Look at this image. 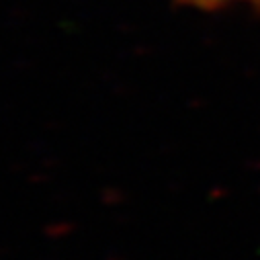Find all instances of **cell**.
<instances>
[{
	"label": "cell",
	"mask_w": 260,
	"mask_h": 260,
	"mask_svg": "<svg viewBox=\"0 0 260 260\" xmlns=\"http://www.w3.org/2000/svg\"><path fill=\"white\" fill-rule=\"evenodd\" d=\"M186 3L199 5V7H221L230 3H250V5H260V0H186Z\"/></svg>",
	"instance_id": "6da1fadb"
}]
</instances>
